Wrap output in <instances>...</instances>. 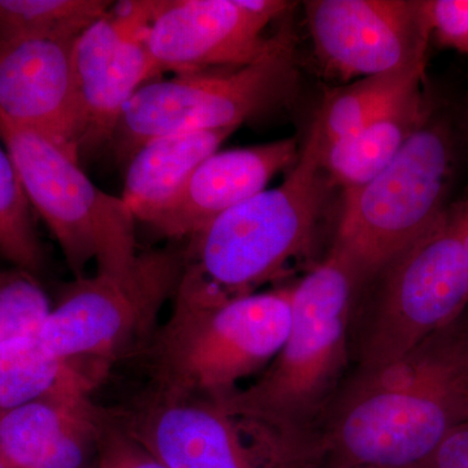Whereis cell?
<instances>
[{
    "label": "cell",
    "mask_w": 468,
    "mask_h": 468,
    "mask_svg": "<svg viewBox=\"0 0 468 468\" xmlns=\"http://www.w3.org/2000/svg\"><path fill=\"white\" fill-rule=\"evenodd\" d=\"M92 468H97V462H95V466H94V467H92Z\"/></svg>",
    "instance_id": "cell-29"
},
{
    "label": "cell",
    "mask_w": 468,
    "mask_h": 468,
    "mask_svg": "<svg viewBox=\"0 0 468 468\" xmlns=\"http://www.w3.org/2000/svg\"><path fill=\"white\" fill-rule=\"evenodd\" d=\"M427 8L437 41L468 55V0H427Z\"/></svg>",
    "instance_id": "cell-25"
},
{
    "label": "cell",
    "mask_w": 468,
    "mask_h": 468,
    "mask_svg": "<svg viewBox=\"0 0 468 468\" xmlns=\"http://www.w3.org/2000/svg\"><path fill=\"white\" fill-rule=\"evenodd\" d=\"M365 284L332 249L292 286L288 335L255 383L220 399L233 414L292 436H318L311 423L334 399L347 363L351 311Z\"/></svg>",
    "instance_id": "cell-3"
},
{
    "label": "cell",
    "mask_w": 468,
    "mask_h": 468,
    "mask_svg": "<svg viewBox=\"0 0 468 468\" xmlns=\"http://www.w3.org/2000/svg\"><path fill=\"white\" fill-rule=\"evenodd\" d=\"M0 255L17 270L41 272L45 251L37 234L32 206L27 201L20 177L0 141Z\"/></svg>",
    "instance_id": "cell-22"
},
{
    "label": "cell",
    "mask_w": 468,
    "mask_h": 468,
    "mask_svg": "<svg viewBox=\"0 0 468 468\" xmlns=\"http://www.w3.org/2000/svg\"><path fill=\"white\" fill-rule=\"evenodd\" d=\"M432 112L423 84L412 89L356 131L323 149V168L344 193L380 174Z\"/></svg>",
    "instance_id": "cell-18"
},
{
    "label": "cell",
    "mask_w": 468,
    "mask_h": 468,
    "mask_svg": "<svg viewBox=\"0 0 468 468\" xmlns=\"http://www.w3.org/2000/svg\"><path fill=\"white\" fill-rule=\"evenodd\" d=\"M97 468H167L107 410L100 408Z\"/></svg>",
    "instance_id": "cell-24"
},
{
    "label": "cell",
    "mask_w": 468,
    "mask_h": 468,
    "mask_svg": "<svg viewBox=\"0 0 468 468\" xmlns=\"http://www.w3.org/2000/svg\"><path fill=\"white\" fill-rule=\"evenodd\" d=\"M322 133L314 120L284 183L214 218L187 239L178 286L239 297L279 279L313 243L326 190Z\"/></svg>",
    "instance_id": "cell-2"
},
{
    "label": "cell",
    "mask_w": 468,
    "mask_h": 468,
    "mask_svg": "<svg viewBox=\"0 0 468 468\" xmlns=\"http://www.w3.org/2000/svg\"><path fill=\"white\" fill-rule=\"evenodd\" d=\"M384 275L359 340V368L408 356L461 319L468 304V250L451 207Z\"/></svg>",
    "instance_id": "cell-9"
},
{
    "label": "cell",
    "mask_w": 468,
    "mask_h": 468,
    "mask_svg": "<svg viewBox=\"0 0 468 468\" xmlns=\"http://www.w3.org/2000/svg\"><path fill=\"white\" fill-rule=\"evenodd\" d=\"M51 310L32 273L17 268L0 273V345L38 335Z\"/></svg>",
    "instance_id": "cell-23"
},
{
    "label": "cell",
    "mask_w": 468,
    "mask_h": 468,
    "mask_svg": "<svg viewBox=\"0 0 468 468\" xmlns=\"http://www.w3.org/2000/svg\"><path fill=\"white\" fill-rule=\"evenodd\" d=\"M426 67L408 68L356 80L326 92L315 116L324 146L356 131L406 92L423 84Z\"/></svg>",
    "instance_id": "cell-20"
},
{
    "label": "cell",
    "mask_w": 468,
    "mask_h": 468,
    "mask_svg": "<svg viewBox=\"0 0 468 468\" xmlns=\"http://www.w3.org/2000/svg\"><path fill=\"white\" fill-rule=\"evenodd\" d=\"M112 5L107 0H0V43L76 41Z\"/></svg>",
    "instance_id": "cell-21"
},
{
    "label": "cell",
    "mask_w": 468,
    "mask_h": 468,
    "mask_svg": "<svg viewBox=\"0 0 468 468\" xmlns=\"http://www.w3.org/2000/svg\"><path fill=\"white\" fill-rule=\"evenodd\" d=\"M106 371L58 358L38 335L0 345V411L51 396H89Z\"/></svg>",
    "instance_id": "cell-19"
},
{
    "label": "cell",
    "mask_w": 468,
    "mask_h": 468,
    "mask_svg": "<svg viewBox=\"0 0 468 468\" xmlns=\"http://www.w3.org/2000/svg\"><path fill=\"white\" fill-rule=\"evenodd\" d=\"M300 156L295 138L217 151L196 169L177 199L149 227L165 239H185L214 218L266 190Z\"/></svg>",
    "instance_id": "cell-15"
},
{
    "label": "cell",
    "mask_w": 468,
    "mask_h": 468,
    "mask_svg": "<svg viewBox=\"0 0 468 468\" xmlns=\"http://www.w3.org/2000/svg\"><path fill=\"white\" fill-rule=\"evenodd\" d=\"M451 211L468 250V199L458 203V205L451 206Z\"/></svg>",
    "instance_id": "cell-27"
},
{
    "label": "cell",
    "mask_w": 468,
    "mask_h": 468,
    "mask_svg": "<svg viewBox=\"0 0 468 468\" xmlns=\"http://www.w3.org/2000/svg\"><path fill=\"white\" fill-rule=\"evenodd\" d=\"M236 128L165 135L144 144L126 163L122 199L135 220L150 226L171 207L196 169Z\"/></svg>",
    "instance_id": "cell-17"
},
{
    "label": "cell",
    "mask_w": 468,
    "mask_h": 468,
    "mask_svg": "<svg viewBox=\"0 0 468 468\" xmlns=\"http://www.w3.org/2000/svg\"><path fill=\"white\" fill-rule=\"evenodd\" d=\"M183 271L184 249L169 246L140 252L125 275L79 277L52 306L38 340L58 358L107 372L117 359L153 340Z\"/></svg>",
    "instance_id": "cell-7"
},
{
    "label": "cell",
    "mask_w": 468,
    "mask_h": 468,
    "mask_svg": "<svg viewBox=\"0 0 468 468\" xmlns=\"http://www.w3.org/2000/svg\"><path fill=\"white\" fill-rule=\"evenodd\" d=\"M292 286L239 297L177 288L171 316L151 340L155 389L207 399L239 390V381L267 367L282 350Z\"/></svg>",
    "instance_id": "cell-4"
},
{
    "label": "cell",
    "mask_w": 468,
    "mask_h": 468,
    "mask_svg": "<svg viewBox=\"0 0 468 468\" xmlns=\"http://www.w3.org/2000/svg\"><path fill=\"white\" fill-rule=\"evenodd\" d=\"M292 80L291 48L223 72L203 70L155 80L126 104L110 146L126 165L135 151L155 138L237 129L284 100Z\"/></svg>",
    "instance_id": "cell-10"
},
{
    "label": "cell",
    "mask_w": 468,
    "mask_h": 468,
    "mask_svg": "<svg viewBox=\"0 0 468 468\" xmlns=\"http://www.w3.org/2000/svg\"><path fill=\"white\" fill-rule=\"evenodd\" d=\"M409 468H468V421L455 427L427 457Z\"/></svg>",
    "instance_id": "cell-26"
},
{
    "label": "cell",
    "mask_w": 468,
    "mask_h": 468,
    "mask_svg": "<svg viewBox=\"0 0 468 468\" xmlns=\"http://www.w3.org/2000/svg\"><path fill=\"white\" fill-rule=\"evenodd\" d=\"M162 0L113 3L73 45L82 115L80 160L110 144L126 104L144 85L159 80L147 36Z\"/></svg>",
    "instance_id": "cell-12"
},
{
    "label": "cell",
    "mask_w": 468,
    "mask_h": 468,
    "mask_svg": "<svg viewBox=\"0 0 468 468\" xmlns=\"http://www.w3.org/2000/svg\"><path fill=\"white\" fill-rule=\"evenodd\" d=\"M457 165L454 125L432 110L388 167L344 193L332 249L363 282L380 275L448 211Z\"/></svg>",
    "instance_id": "cell-5"
},
{
    "label": "cell",
    "mask_w": 468,
    "mask_h": 468,
    "mask_svg": "<svg viewBox=\"0 0 468 468\" xmlns=\"http://www.w3.org/2000/svg\"><path fill=\"white\" fill-rule=\"evenodd\" d=\"M291 7L280 0H162L147 48L156 73L239 68L288 50L267 27Z\"/></svg>",
    "instance_id": "cell-11"
},
{
    "label": "cell",
    "mask_w": 468,
    "mask_h": 468,
    "mask_svg": "<svg viewBox=\"0 0 468 468\" xmlns=\"http://www.w3.org/2000/svg\"><path fill=\"white\" fill-rule=\"evenodd\" d=\"M468 421V326L461 319L403 358L358 369L320 440L328 468H409Z\"/></svg>",
    "instance_id": "cell-1"
},
{
    "label": "cell",
    "mask_w": 468,
    "mask_h": 468,
    "mask_svg": "<svg viewBox=\"0 0 468 468\" xmlns=\"http://www.w3.org/2000/svg\"><path fill=\"white\" fill-rule=\"evenodd\" d=\"M7 149L27 201L54 234L75 279L90 261L103 275H125L137 261L135 218L122 197L101 190L81 162L45 135L0 117Z\"/></svg>",
    "instance_id": "cell-6"
},
{
    "label": "cell",
    "mask_w": 468,
    "mask_h": 468,
    "mask_svg": "<svg viewBox=\"0 0 468 468\" xmlns=\"http://www.w3.org/2000/svg\"><path fill=\"white\" fill-rule=\"evenodd\" d=\"M307 27L320 66L344 81L427 67V0H310Z\"/></svg>",
    "instance_id": "cell-13"
},
{
    "label": "cell",
    "mask_w": 468,
    "mask_h": 468,
    "mask_svg": "<svg viewBox=\"0 0 468 468\" xmlns=\"http://www.w3.org/2000/svg\"><path fill=\"white\" fill-rule=\"evenodd\" d=\"M110 412L167 468H309L320 460L318 437L286 435L233 414L220 399L154 389Z\"/></svg>",
    "instance_id": "cell-8"
},
{
    "label": "cell",
    "mask_w": 468,
    "mask_h": 468,
    "mask_svg": "<svg viewBox=\"0 0 468 468\" xmlns=\"http://www.w3.org/2000/svg\"><path fill=\"white\" fill-rule=\"evenodd\" d=\"M0 468H8L7 464H5V460H3L2 452H0Z\"/></svg>",
    "instance_id": "cell-28"
},
{
    "label": "cell",
    "mask_w": 468,
    "mask_h": 468,
    "mask_svg": "<svg viewBox=\"0 0 468 468\" xmlns=\"http://www.w3.org/2000/svg\"><path fill=\"white\" fill-rule=\"evenodd\" d=\"M75 42L0 43V117L45 135L80 160L82 115L73 67Z\"/></svg>",
    "instance_id": "cell-14"
},
{
    "label": "cell",
    "mask_w": 468,
    "mask_h": 468,
    "mask_svg": "<svg viewBox=\"0 0 468 468\" xmlns=\"http://www.w3.org/2000/svg\"><path fill=\"white\" fill-rule=\"evenodd\" d=\"M100 408L89 396H51L0 411V452L8 468H92Z\"/></svg>",
    "instance_id": "cell-16"
}]
</instances>
